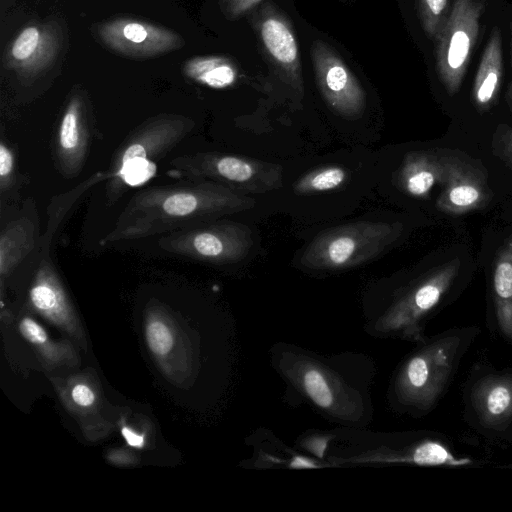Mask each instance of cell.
Wrapping results in <instances>:
<instances>
[{
  "mask_svg": "<svg viewBox=\"0 0 512 512\" xmlns=\"http://www.w3.org/2000/svg\"><path fill=\"white\" fill-rule=\"evenodd\" d=\"M255 203L245 193L214 181L148 187L130 198L99 244L105 246L185 230L246 211Z\"/></svg>",
  "mask_w": 512,
  "mask_h": 512,
  "instance_id": "6da1fadb",
  "label": "cell"
},
{
  "mask_svg": "<svg viewBox=\"0 0 512 512\" xmlns=\"http://www.w3.org/2000/svg\"><path fill=\"white\" fill-rule=\"evenodd\" d=\"M480 333L477 325H467L423 340L398 373L395 390L400 406L416 416L431 412L448 391Z\"/></svg>",
  "mask_w": 512,
  "mask_h": 512,
  "instance_id": "7a4b0ae2",
  "label": "cell"
},
{
  "mask_svg": "<svg viewBox=\"0 0 512 512\" xmlns=\"http://www.w3.org/2000/svg\"><path fill=\"white\" fill-rule=\"evenodd\" d=\"M191 119L160 115L137 127L121 144L107 172L106 200L113 205L130 188L147 183L157 173V162L193 129Z\"/></svg>",
  "mask_w": 512,
  "mask_h": 512,
  "instance_id": "3957f363",
  "label": "cell"
},
{
  "mask_svg": "<svg viewBox=\"0 0 512 512\" xmlns=\"http://www.w3.org/2000/svg\"><path fill=\"white\" fill-rule=\"evenodd\" d=\"M403 230L400 222L357 221L317 234L300 258L313 270H341L366 263L394 243Z\"/></svg>",
  "mask_w": 512,
  "mask_h": 512,
  "instance_id": "277c9868",
  "label": "cell"
},
{
  "mask_svg": "<svg viewBox=\"0 0 512 512\" xmlns=\"http://www.w3.org/2000/svg\"><path fill=\"white\" fill-rule=\"evenodd\" d=\"M463 419L494 443H512V368L476 363L462 389Z\"/></svg>",
  "mask_w": 512,
  "mask_h": 512,
  "instance_id": "5b68a950",
  "label": "cell"
},
{
  "mask_svg": "<svg viewBox=\"0 0 512 512\" xmlns=\"http://www.w3.org/2000/svg\"><path fill=\"white\" fill-rule=\"evenodd\" d=\"M166 174L187 181H214L238 192L262 194L280 189L283 168L277 163L216 152L183 155L170 161Z\"/></svg>",
  "mask_w": 512,
  "mask_h": 512,
  "instance_id": "8992f818",
  "label": "cell"
},
{
  "mask_svg": "<svg viewBox=\"0 0 512 512\" xmlns=\"http://www.w3.org/2000/svg\"><path fill=\"white\" fill-rule=\"evenodd\" d=\"M459 264H447L412 283L384 315V324L401 336L422 342L426 323L447 304L453 293Z\"/></svg>",
  "mask_w": 512,
  "mask_h": 512,
  "instance_id": "52a82bcc",
  "label": "cell"
},
{
  "mask_svg": "<svg viewBox=\"0 0 512 512\" xmlns=\"http://www.w3.org/2000/svg\"><path fill=\"white\" fill-rule=\"evenodd\" d=\"M252 245L249 227L230 221L168 233L159 240V247L166 252L213 264L240 261Z\"/></svg>",
  "mask_w": 512,
  "mask_h": 512,
  "instance_id": "ba28073f",
  "label": "cell"
},
{
  "mask_svg": "<svg viewBox=\"0 0 512 512\" xmlns=\"http://www.w3.org/2000/svg\"><path fill=\"white\" fill-rule=\"evenodd\" d=\"M312 57L318 86L329 107L348 119L361 116L365 92L345 63L322 42H314Z\"/></svg>",
  "mask_w": 512,
  "mask_h": 512,
  "instance_id": "9c48e42d",
  "label": "cell"
},
{
  "mask_svg": "<svg viewBox=\"0 0 512 512\" xmlns=\"http://www.w3.org/2000/svg\"><path fill=\"white\" fill-rule=\"evenodd\" d=\"M98 35L110 49L137 59L154 57L183 45L177 33L131 18L104 22L98 27Z\"/></svg>",
  "mask_w": 512,
  "mask_h": 512,
  "instance_id": "30bf717a",
  "label": "cell"
},
{
  "mask_svg": "<svg viewBox=\"0 0 512 512\" xmlns=\"http://www.w3.org/2000/svg\"><path fill=\"white\" fill-rule=\"evenodd\" d=\"M90 123L83 97L73 94L60 118L55 137V157L66 178L76 177L83 169L90 144Z\"/></svg>",
  "mask_w": 512,
  "mask_h": 512,
  "instance_id": "8fae6325",
  "label": "cell"
},
{
  "mask_svg": "<svg viewBox=\"0 0 512 512\" xmlns=\"http://www.w3.org/2000/svg\"><path fill=\"white\" fill-rule=\"evenodd\" d=\"M61 30L55 24L24 27L9 46L5 60L9 68L30 77L47 69L61 48Z\"/></svg>",
  "mask_w": 512,
  "mask_h": 512,
  "instance_id": "7c38bea8",
  "label": "cell"
},
{
  "mask_svg": "<svg viewBox=\"0 0 512 512\" xmlns=\"http://www.w3.org/2000/svg\"><path fill=\"white\" fill-rule=\"evenodd\" d=\"M50 246L40 244V259L29 290V300L39 313L64 324L70 321L72 308L50 257Z\"/></svg>",
  "mask_w": 512,
  "mask_h": 512,
  "instance_id": "4fadbf2b",
  "label": "cell"
},
{
  "mask_svg": "<svg viewBox=\"0 0 512 512\" xmlns=\"http://www.w3.org/2000/svg\"><path fill=\"white\" fill-rule=\"evenodd\" d=\"M490 331L512 346V238L496 260L492 278Z\"/></svg>",
  "mask_w": 512,
  "mask_h": 512,
  "instance_id": "5bb4252c",
  "label": "cell"
},
{
  "mask_svg": "<svg viewBox=\"0 0 512 512\" xmlns=\"http://www.w3.org/2000/svg\"><path fill=\"white\" fill-rule=\"evenodd\" d=\"M263 45L274 62L297 86L299 80V51L294 34L284 18L274 12H267L259 22Z\"/></svg>",
  "mask_w": 512,
  "mask_h": 512,
  "instance_id": "9a60e30c",
  "label": "cell"
},
{
  "mask_svg": "<svg viewBox=\"0 0 512 512\" xmlns=\"http://www.w3.org/2000/svg\"><path fill=\"white\" fill-rule=\"evenodd\" d=\"M36 243V226L30 216L7 224L0 235V275H9L32 251Z\"/></svg>",
  "mask_w": 512,
  "mask_h": 512,
  "instance_id": "2e32d148",
  "label": "cell"
},
{
  "mask_svg": "<svg viewBox=\"0 0 512 512\" xmlns=\"http://www.w3.org/2000/svg\"><path fill=\"white\" fill-rule=\"evenodd\" d=\"M441 167L426 152H411L404 158L397 175L398 186L407 194L424 197L440 177Z\"/></svg>",
  "mask_w": 512,
  "mask_h": 512,
  "instance_id": "e0dca14e",
  "label": "cell"
},
{
  "mask_svg": "<svg viewBox=\"0 0 512 512\" xmlns=\"http://www.w3.org/2000/svg\"><path fill=\"white\" fill-rule=\"evenodd\" d=\"M184 74L196 82L212 88L231 86L237 79V69L227 58L203 56L189 59L183 65Z\"/></svg>",
  "mask_w": 512,
  "mask_h": 512,
  "instance_id": "ac0fdd59",
  "label": "cell"
},
{
  "mask_svg": "<svg viewBox=\"0 0 512 512\" xmlns=\"http://www.w3.org/2000/svg\"><path fill=\"white\" fill-rule=\"evenodd\" d=\"M348 179V171L341 166L328 165L311 170L294 183L297 195L331 191L341 187Z\"/></svg>",
  "mask_w": 512,
  "mask_h": 512,
  "instance_id": "d6986e66",
  "label": "cell"
},
{
  "mask_svg": "<svg viewBox=\"0 0 512 512\" xmlns=\"http://www.w3.org/2000/svg\"><path fill=\"white\" fill-rule=\"evenodd\" d=\"M301 383L309 398L323 409H331L334 404V395L324 374L317 368L307 367L302 373Z\"/></svg>",
  "mask_w": 512,
  "mask_h": 512,
  "instance_id": "ffe728a7",
  "label": "cell"
},
{
  "mask_svg": "<svg viewBox=\"0 0 512 512\" xmlns=\"http://www.w3.org/2000/svg\"><path fill=\"white\" fill-rule=\"evenodd\" d=\"M481 196L478 185L467 177H454L446 193L449 205L460 210L473 207Z\"/></svg>",
  "mask_w": 512,
  "mask_h": 512,
  "instance_id": "44dd1931",
  "label": "cell"
},
{
  "mask_svg": "<svg viewBox=\"0 0 512 512\" xmlns=\"http://www.w3.org/2000/svg\"><path fill=\"white\" fill-rule=\"evenodd\" d=\"M145 338L150 351L157 357L169 354L174 345V337L170 328L159 318L153 317L148 320Z\"/></svg>",
  "mask_w": 512,
  "mask_h": 512,
  "instance_id": "7402d4cb",
  "label": "cell"
},
{
  "mask_svg": "<svg viewBox=\"0 0 512 512\" xmlns=\"http://www.w3.org/2000/svg\"><path fill=\"white\" fill-rule=\"evenodd\" d=\"M469 47L470 40L468 35L464 31L455 32L449 44L448 64L454 69L460 67L466 60Z\"/></svg>",
  "mask_w": 512,
  "mask_h": 512,
  "instance_id": "603a6c76",
  "label": "cell"
},
{
  "mask_svg": "<svg viewBox=\"0 0 512 512\" xmlns=\"http://www.w3.org/2000/svg\"><path fill=\"white\" fill-rule=\"evenodd\" d=\"M19 330L22 336L34 345L46 346L49 341L44 328L29 317H24L21 320Z\"/></svg>",
  "mask_w": 512,
  "mask_h": 512,
  "instance_id": "cb8c5ba5",
  "label": "cell"
},
{
  "mask_svg": "<svg viewBox=\"0 0 512 512\" xmlns=\"http://www.w3.org/2000/svg\"><path fill=\"white\" fill-rule=\"evenodd\" d=\"M14 155L4 141L0 144V188L8 189L14 173Z\"/></svg>",
  "mask_w": 512,
  "mask_h": 512,
  "instance_id": "d4e9b609",
  "label": "cell"
},
{
  "mask_svg": "<svg viewBox=\"0 0 512 512\" xmlns=\"http://www.w3.org/2000/svg\"><path fill=\"white\" fill-rule=\"evenodd\" d=\"M261 0H223V10L229 18H237L249 11Z\"/></svg>",
  "mask_w": 512,
  "mask_h": 512,
  "instance_id": "484cf974",
  "label": "cell"
},
{
  "mask_svg": "<svg viewBox=\"0 0 512 512\" xmlns=\"http://www.w3.org/2000/svg\"><path fill=\"white\" fill-rule=\"evenodd\" d=\"M498 82V76L495 72H490L477 90V100L479 103L484 104L490 101L495 91Z\"/></svg>",
  "mask_w": 512,
  "mask_h": 512,
  "instance_id": "4316f807",
  "label": "cell"
},
{
  "mask_svg": "<svg viewBox=\"0 0 512 512\" xmlns=\"http://www.w3.org/2000/svg\"><path fill=\"white\" fill-rule=\"evenodd\" d=\"M71 396L73 401L81 407L91 406L95 402L94 392L90 387L84 384H77L74 386Z\"/></svg>",
  "mask_w": 512,
  "mask_h": 512,
  "instance_id": "83f0119b",
  "label": "cell"
},
{
  "mask_svg": "<svg viewBox=\"0 0 512 512\" xmlns=\"http://www.w3.org/2000/svg\"><path fill=\"white\" fill-rule=\"evenodd\" d=\"M121 434L129 446L139 449L145 446L144 434H138L128 426L121 428Z\"/></svg>",
  "mask_w": 512,
  "mask_h": 512,
  "instance_id": "f1b7e54d",
  "label": "cell"
},
{
  "mask_svg": "<svg viewBox=\"0 0 512 512\" xmlns=\"http://www.w3.org/2000/svg\"><path fill=\"white\" fill-rule=\"evenodd\" d=\"M428 9L434 15H438L442 12L445 7L446 0H425Z\"/></svg>",
  "mask_w": 512,
  "mask_h": 512,
  "instance_id": "f546056e",
  "label": "cell"
},
{
  "mask_svg": "<svg viewBox=\"0 0 512 512\" xmlns=\"http://www.w3.org/2000/svg\"><path fill=\"white\" fill-rule=\"evenodd\" d=\"M501 468H509V469H512V464H510V465H505V466H501Z\"/></svg>",
  "mask_w": 512,
  "mask_h": 512,
  "instance_id": "4dcf8cb0",
  "label": "cell"
}]
</instances>
